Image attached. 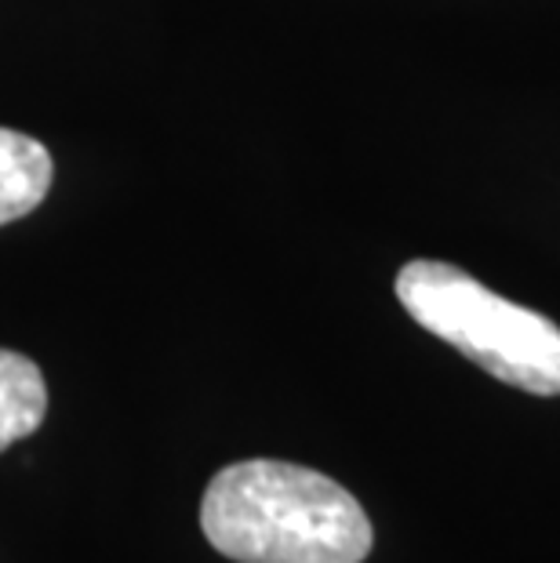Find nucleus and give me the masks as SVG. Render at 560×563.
<instances>
[{"label":"nucleus","mask_w":560,"mask_h":563,"mask_svg":"<svg viewBox=\"0 0 560 563\" xmlns=\"http://www.w3.org/2000/svg\"><path fill=\"white\" fill-rule=\"evenodd\" d=\"M55 178L52 153L22 131L0 128V225L37 211Z\"/></svg>","instance_id":"3"},{"label":"nucleus","mask_w":560,"mask_h":563,"mask_svg":"<svg viewBox=\"0 0 560 563\" xmlns=\"http://www.w3.org/2000/svg\"><path fill=\"white\" fill-rule=\"evenodd\" d=\"M397 298L419 328L492 378L531 397H560V328L550 317L433 258H415L397 273Z\"/></svg>","instance_id":"2"},{"label":"nucleus","mask_w":560,"mask_h":563,"mask_svg":"<svg viewBox=\"0 0 560 563\" xmlns=\"http://www.w3.org/2000/svg\"><path fill=\"white\" fill-rule=\"evenodd\" d=\"M200 527L237 563H364L375 538L342 484L273 459L233 462L211 476Z\"/></svg>","instance_id":"1"},{"label":"nucleus","mask_w":560,"mask_h":563,"mask_svg":"<svg viewBox=\"0 0 560 563\" xmlns=\"http://www.w3.org/2000/svg\"><path fill=\"white\" fill-rule=\"evenodd\" d=\"M47 415V386L41 367L22 353L0 350V451L26 440Z\"/></svg>","instance_id":"4"}]
</instances>
